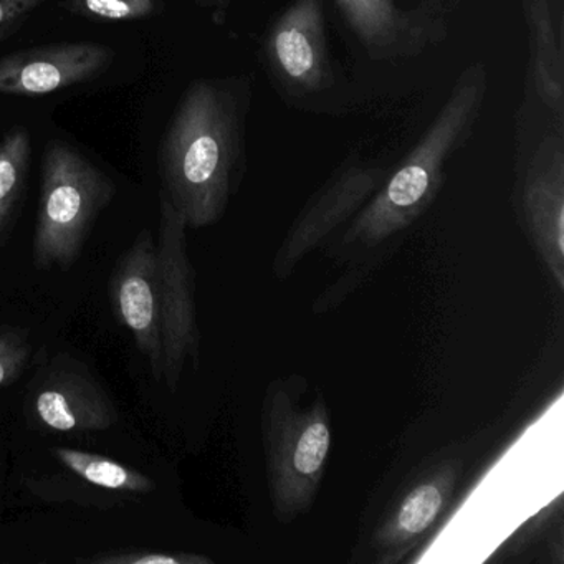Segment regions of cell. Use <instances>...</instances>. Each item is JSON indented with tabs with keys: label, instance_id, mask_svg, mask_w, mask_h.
<instances>
[{
	"label": "cell",
	"instance_id": "cell-8",
	"mask_svg": "<svg viewBox=\"0 0 564 564\" xmlns=\"http://www.w3.org/2000/svg\"><path fill=\"white\" fill-rule=\"evenodd\" d=\"M265 58L290 95L313 97L335 82L326 41L325 0H292L270 25Z\"/></svg>",
	"mask_w": 564,
	"mask_h": 564
},
{
	"label": "cell",
	"instance_id": "cell-4",
	"mask_svg": "<svg viewBox=\"0 0 564 564\" xmlns=\"http://www.w3.org/2000/svg\"><path fill=\"white\" fill-rule=\"evenodd\" d=\"M267 478L282 523L312 508L332 451V419L323 398L299 405L285 386L270 384L262 409Z\"/></svg>",
	"mask_w": 564,
	"mask_h": 564
},
{
	"label": "cell",
	"instance_id": "cell-5",
	"mask_svg": "<svg viewBox=\"0 0 564 564\" xmlns=\"http://www.w3.org/2000/svg\"><path fill=\"white\" fill-rule=\"evenodd\" d=\"M186 220L180 210L160 196V234H158V283H160L161 341H163V379L176 391L187 361L199 356V328L196 318V285L193 263L187 253Z\"/></svg>",
	"mask_w": 564,
	"mask_h": 564
},
{
	"label": "cell",
	"instance_id": "cell-14",
	"mask_svg": "<svg viewBox=\"0 0 564 564\" xmlns=\"http://www.w3.org/2000/svg\"><path fill=\"white\" fill-rule=\"evenodd\" d=\"M528 28H530L531 61L538 97L551 117L556 131L564 128V62L563 42L554 24L550 0H528Z\"/></svg>",
	"mask_w": 564,
	"mask_h": 564
},
{
	"label": "cell",
	"instance_id": "cell-16",
	"mask_svg": "<svg viewBox=\"0 0 564 564\" xmlns=\"http://www.w3.org/2000/svg\"><path fill=\"white\" fill-rule=\"evenodd\" d=\"M31 161V131L12 127L0 140V239L24 196Z\"/></svg>",
	"mask_w": 564,
	"mask_h": 564
},
{
	"label": "cell",
	"instance_id": "cell-2",
	"mask_svg": "<svg viewBox=\"0 0 564 564\" xmlns=\"http://www.w3.org/2000/svg\"><path fill=\"white\" fill-rule=\"evenodd\" d=\"M487 85L484 65H470L462 72L424 137L356 214L346 230V243L379 246L425 213L441 189L445 164L477 123Z\"/></svg>",
	"mask_w": 564,
	"mask_h": 564
},
{
	"label": "cell",
	"instance_id": "cell-15",
	"mask_svg": "<svg viewBox=\"0 0 564 564\" xmlns=\"http://www.w3.org/2000/svg\"><path fill=\"white\" fill-rule=\"evenodd\" d=\"M55 457L68 470L74 471L82 480L105 488V490L123 491V494H150L156 484L147 475L120 462L90 452L75 448L57 447Z\"/></svg>",
	"mask_w": 564,
	"mask_h": 564
},
{
	"label": "cell",
	"instance_id": "cell-12",
	"mask_svg": "<svg viewBox=\"0 0 564 564\" xmlns=\"http://www.w3.org/2000/svg\"><path fill=\"white\" fill-rule=\"evenodd\" d=\"M29 421L54 434L101 432L118 421L107 392L74 359L58 362L35 386L28 402Z\"/></svg>",
	"mask_w": 564,
	"mask_h": 564
},
{
	"label": "cell",
	"instance_id": "cell-20",
	"mask_svg": "<svg viewBox=\"0 0 564 564\" xmlns=\"http://www.w3.org/2000/svg\"><path fill=\"white\" fill-rule=\"evenodd\" d=\"M47 0H0V37L14 31L31 12Z\"/></svg>",
	"mask_w": 564,
	"mask_h": 564
},
{
	"label": "cell",
	"instance_id": "cell-19",
	"mask_svg": "<svg viewBox=\"0 0 564 564\" xmlns=\"http://www.w3.org/2000/svg\"><path fill=\"white\" fill-rule=\"evenodd\" d=\"M84 563L98 564H207L209 557L191 553H170V551L133 550L84 560Z\"/></svg>",
	"mask_w": 564,
	"mask_h": 564
},
{
	"label": "cell",
	"instance_id": "cell-11",
	"mask_svg": "<svg viewBox=\"0 0 564 564\" xmlns=\"http://www.w3.org/2000/svg\"><path fill=\"white\" fill-rule=\"evenodd\" d=\"M111 302L120 322L130 329L141 355L158 381L163 379L160 283L156 242L150 229L138 234L111 279Z\"/></svg>",
	"mask_w": 564,
	"mask_h": 564
},
{
	"label": "cell",
	"instance_id": "cell-3",
	"mask_svg": "<svg viewBox=\"0 0 564 564\" xmlns=\"http://www.w3.org/2000/svg\"><path fill=\"white\" fill-rule=\"evenodd\" d=\"M117 184L90 158L64 140L45 144L41 167L34 262L39 270L77 262Z\"/></svg>",
	"mask_w": 564,
	"mask_h": 564
},
{
	"label": "cell",
	"instance_id": "cell-7",
	"mask_svg": "<svg viewBox=\"0 0 564 564\" xmlns=\"http://www.w3.org/2000/svg\"><path fill=\"white\" fill-rule=\"evenodd\" d=\"M346 28L372 61L417 57L445 37L447 0H421L399 8L395 0H333Z\"/></svg>",
	"mask_w": 564,
	"mask_h": 564
},
{
	"label": "cell",
	"instance_id": "cell-21",
	"mask_svg": "<svg viewBox=\"0 0 564 564\" xmlns=\"http://www.w3.org/2000/svg\"><path fill=\"white\" fill-rule=\"evenodd\" d=\"M194 4L203 9H209L214 12L217 24L224 22L226 19L227 8H229V0H193Z\"/></svg>",
	"mask_w": 564,
	"mask_h": 564
},
{
	"label": "cell",
	"instance_id": "cell-6",
	"mask_svg": "<svg viewBox=\"0 0 564 564\" xmlns=\"http://www.w3.org/2000/svg\"><path fill=\"white\" fill-rule=\"evenodd\" d=\"M388 174L382 164L368 163L358 156L346 161L300 210L273 257L275 276L292 275L299 263L318 249L333 230L362 209Z\"/></svg>",
	"mask_w": 564,
	"mask_h": 564
},
{
	"label": "cell",
	"instance_id": "cell-13",
	"mask_svg": "<svg viewBox=\"0 0 564 564\" xmlns=\"http://www.w3.org/2000/svg\"><path fill=\"white\" fill-rule=\"evenodd\" d=\"M460 470L457 460L438 462L399 495L372 534L378 563H399L417 546L451 503Z\"/></svg>",
	"mask_w": 564,
	"mask_h": 564
},
{
	"label": "cell",
	"instance_id": "cell-9",
	"mask_svg": "<svg viewBox=\"0 0 564 564\" xmlns=\"http://www.w3.org/2000/svg\"><path fill=\"white\" fill-rule=\"evenodd\" d=\"M524 229L556 289H564V141L546 134L531 154L520 187Z\"/></svg>",
	"mask_w": 564,
	"mask_h": 564
},
{
	"label": "cell",
	"instance_id": "cell-10",
	"mask_svg": "<svg viewBox=\"0 0 564 564\" xmlns=\"http://www.w3.org/2000/svg\"><path fill=\"white\" fill-rule=\"evenodd\" d=\"M117 52L97 42H62L0 57V95L47 97L107 74Z\"/></svg>",
	"mask_w": 564,
	"mask_h": 564
},
{
	"label": "cell",
	"instance_id": "cell-17",
	"mask_svg": "<svg viewBox=\"0 0 564 564\" xmlns=\"http://www.w3.org/2000/svg\"><path fill=\"white\" fill-rule=\"evenodd\" d=\"M68 9L82 18L100 22H137L156 18L164 0H67Z\"/></svg>",
	"mask_w": 564,
	"mask_h": 564
},
{
	"label": "cell",
	"instance_id": "cell-18",
	"mask_svg": "<svg viewBox=\"0 0 564 564\" xmlns=\"http://www.w3.org/2000/svg\"><path fill=\"white\" fill-rule=\"evenodd\" d=\"M31 345L18 332H0V389L18 381L31 358Z\"/></svg>",
	"mask_w": 564,
	"mask_h": 564
},
{
	"label": "cell",
	"instance_id": "cell-1",
	"mask_svg": "<svg viewBox=\"0 0 564 564\" xmlns=\"http://www.w3.org/2000/svg\"><path fill=\"white\" fill-rule=\"evenodd\" d=\"M249 85L197 78L181 95L158 150L161 194L191 229L223 219L246 167Z\"/></svg>",
	"mask_w": 564,
	"mask_h": 564
}]
</instances>
